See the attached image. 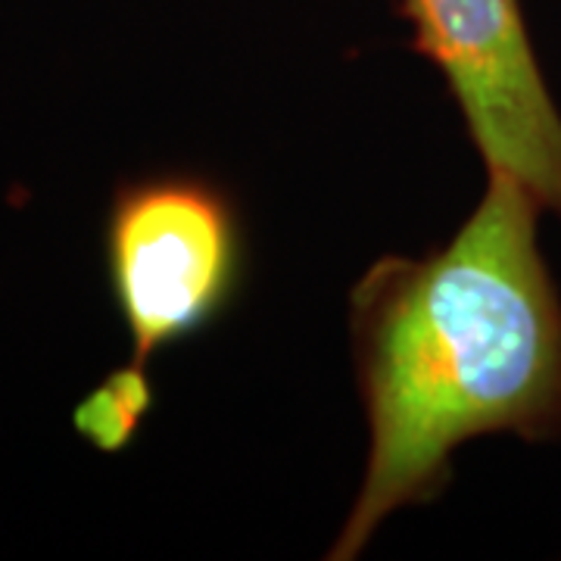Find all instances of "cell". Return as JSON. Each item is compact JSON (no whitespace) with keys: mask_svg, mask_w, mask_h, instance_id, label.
I'll return each instance as SVG.
<instances>
[{"mask_svg":"<svg viewBox=\"0 0 561 561\" xmlns=\"http://www.w3.org/2000/svg\"><path fill=\"white\" fill-rule=\"evenodd\" d=\"M542 203L486 172L471 216L424 256L387 253L350 290L368 459L328 559H359L400 508L440 500L465 443L561 437V297Z\"/></svg>","mask_w":561,"mask_h":561,"instance_id":"cell-1","label":"cell"},{"mask_svg":"<svg viewBox=\"0 0 561 561\" xmlns=\"http://www.w3.org/2000/svg\"><path fill=\"white\" fill-rule=\"evenodd\" d=\"M103 268L131 362L209 331L247 280L241 209L219 181L153 172L122 181L103 219Z\"/></svg>","mask_w":561,"mask_h":561,"instance_id":"cell-2","label":"cell"},{"mask_svg":"<svg viewBox=\"0 0 561 561\" xmlns=\"http://www.w3.org/2000/svg\"><path fill=\"white\" fill-rule=\"evenodd\" d=\"M397 10L412 50L446 81L486 172L515 175L561 219V113L522 0H400Z\"/></svg>","mask_w":561,"mask_h":561,"instance_id":"cell-3","label":"cell"},{"mask_svg":"<svg viewBox=\"0 0 561 561\" xmlns=\"http://www.w3.org/2000/svg\"><path fill=\"white\" fill-rule=\"evenodd\" d=\"M157 390L147 368L135 362L110 371L84 400L76 405L72 421L84 440L101 453H122L138 437L140 424L153 412Z\"/></svg>","mask_w":561,"mask_h":561,"instance_id":"cell-4","label":"cell"}]
</instances>
